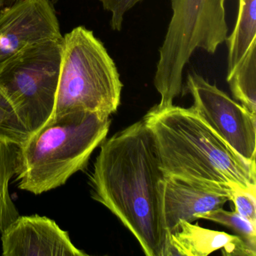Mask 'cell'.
I'll return each instance as SVG.
<instances>
[{"instance_id":"obj_1","label":"cell","mask_w":256,"mask_h":256,"mask_svg":"<svg viewBox=\"0 0 256 256\" xmlns=\"http://www.w3.org/2000/svg\"><path fill=\"white\" fill-rule=\"evenodd\" d=\"M164 176L154 136L142 120L102 143L90 176L91 197L119 218L148 256H168Z\"/></svg>"},{"instance_id":"obj_2","label":"cell","mask_w":256,"mask_h":256,"mask_svg":"<svg viewBox=\"0 0 256 256\" xmlns=\"http://www.w3.org/2000/svg\"><path fill=\"white\" fill-rule=\"evenodd\" d=\"M164 175L233 191H256V164L240 156L194 110L152 107L143 119Z\"/></svg>"},{"instance_id":"obj_3","label":"cell","mask_w":256,"mask_h":256,"mask_svg":"<svg viewBox=\"0 0 256 256\" xmlns=\"http://www.w3.org/2000/svg\"><path fill=\"white\" fill-rule=\"evenodd\" d=\"M110 116L88 112L54 116L18 146V187L41 194L64 186L84 170L94 151L106 139Z\"/></svg>"},{"instance_id":"obj_4","label":"cell","mask_w":256,"mask_h":256,"mask_svg":"<svg viewBox=\"0 0 256 256\" xmlns=\"http://www.w3.org/2000/svg\"><path fill=\"white\" fill-rule=\"evenodd\" d=\"M119 72L103 43L83 26L62 36L53 116L88 112L110 116L120 104Z\"/></svg>"},{"instance_id":"obj_5","label":"cell","mask_w":256,"mask_h":256,"mask_svg":"<svg viewBox=\"0 0 256 256\" xmlns=\"http://www.w3.org/2000/svg\"><path fill=\"white\" fill-rule=\"evenodd\" d=\"M226 0H172L168 26L154 76L160 107L173 104L182 92L186 65L197 49L214 54L228 37Z\"/></svg>"},{"instance_id":"obj_6","label":"cell","mask_w":256,"mask_h":256,"mask_svg":"<svg viewBox=\"0 0 256 256\" xmlns=\"http://www.w3.org/2000/svg\"><path fill=\"white\" fill-rule=\"evenodd\" d=\"M62 41V38L31 46L0 70V90L30 134L53 116Z\"/></svg>"},{"instance_id":"obj_7","label":"cell","mask_w":256,"mask_h":256,"mask_svg":"<svg viewBox=\"0 0 256 256\" xmlns=\"http://www.w3.org/2000/svg\"><path fill=\"white\" fill-rule=\"evenodd\" d=\"M192 96L193 110L244 160L256 164V115L191 72L182 88Z\"/></svg>"},{"instance_id":"obj_8","label":"cell","mask_w":256,"mask_h":256,"mask_svg":"<svg viewBox=\"0 0 256 256\" xmlns=\"http://www.w3.org/2000/svg\"><path fill=\"white\" fill-rule=\"evenodd\" d=\"M62 38L52 0H20L0 12V70L25 49Z\"/></svg>"},{"instance_id":"obj_9","label":"cell","mask_w":256,"mask_h":256,"mask_svg":"<svg viewBox=\"0 0 256 256\" xmlns=\"http://www.w3.org/2000/svg\"><path fill=\"white\" fill-rule=\"evenodd\" d=\"M4 256H84L68 232L42 216H19L1 233Z\"/></svg>"},{"instance_id":"obj_10","label":"cell","mask_w":256,"mask_h":256,"mask_svg":"<svg viewBox=\"0 0 256 256\" xmlns=\"http://www.w3.org/2000/svg\"><path fill=\"white\" fill-rule=\"evenodd\" d=\"M232 192L166 175L162 197L164 224L169 235L178 230L182 220L192 223L198 220V216L222 208L230 200Z\"/></svg>"},{"instance_id":"obj_11","label":"cell","mask_w":256,"mask_h":256,"mask_svg":"<svg viewBox=\"0 0 256 256\" xmlns=\"http://www.w3.org/2000/svg\"><path fill=\"white\" fill-rule=\"evenodd\" d=\"M218 250L224 256H256V248L238 235L204 228L184 220L169 238L168 256H206Z\"/></svg>"},{"instance_id":"obj_12","label":"cell","mask_w":256,"mask_h":256,"mask_svg":"<svg viewBox=\"0 0 256 256\" xmlns=\"http://www.w3.org/2000/svg\"><path fill=\"white\" fill-rule=\"evenodd\" d=\"M228 50L227 76L233 72L244 55L256 43V0H239L238 18L233 32L226 40Z\"/></svg>"},{"instance_id":"obj_13","label":"cell","mask_w":256,"mask_h":256,"mask_svg":"<svg viewBox=\"0 0 256 256\" xmlns=\"http://www.w3.org/2000/svg\"><path fill=\"white\" fill-rule=\"evenodd\" d=\"M18 146L0 138V234L19 216L10 185L17 170Z\"/></svg>"},{"instance_id":"obj_14","label":"cell","mask_w":256,"mask_h":256,"mask_svg":"<svg viewBox=\"0 0 256 256\" xmlns=\"http://www.w3.org/2000/svg\"><path fill=\"white\" fill-rule=\"evenodd\" d=\"M226 79L234 97L250 113L256 115V43L248 48Z\"/></svg>"},{"instance_id":"obj_15","label":"cell","mask_w":256,"mask_h":256,"mask_svg":"<svg viewBox=\"0 0 256 256\" xmlns=\"http://www.w3.org/2000/svg\"><path fill=\"white\" fill-rule=\"evenodd\" d=\"M198 220H206L222 224L235 232L248 245L256 248V226L235 211L224 210L223 208L214 210L198 216Z\"/></svg>"},{"instance_id":"obj_16","label":"cell","mask_w":256,"mask_h":256,"mask_svg":"<svg viewBox=\"0 0 256 256\" xmlns=\"http://www.w3.org/2000/svg\"><path fill=\"white\" fill-rule=\"evenodd\" d=\"M30 136L4 92L0 90V138L22 145Z\"/></svg>"},{"instance_id":"obj_17","label":"cell","mask_w":256,"mask_h":256,"mask_svg":"<svg viewBox=\"0 0 256 256\" xmlns=\"http://www.w3.org/2000/svg\"><path fill=\"white\" fill-rule=\"evenodd\" d=\"M234 205V211L256 226V192L238 188L233 190L230 199Z\"/></svg>"},{"instance_id":"obj_18","label":"cell","mask_w":256,"mask_h":256,"mask_svg":"<svg viewBox=\"0 0 256 256\" xmlns=\"http://www.w3.org/2000/svg\"><path fill=\"white\" fill-rule=\"evenodd\" d=\"M143 0H101L103 8L112 14L110 26L114 31L122 29L125 14Z\"/></svg>"}]
</instances>
